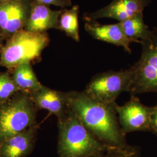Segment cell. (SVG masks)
I'll return each instance as SVG.
<instances>
[{
	"label": "cell",
	"mask_w": 157,
	"mask_h": 157,
	"mask_svg": "<svg viewBox=\"0 0 157 157\" xmlns=\"http://www.w3.org/2000/svg\"><path fill=\"white\" fill-rule=\"evenodd\" d=\"M79 7L73 6L69 10L63 9L59 17V30L63 31L68 37L78 42L80 41L78 30V15Z\"/></svg>",
	"instance_id": "obj_16"
},
{
	"label": "cell",
	"mask_w": 157,
	"mask_h": 157,
	"mask_svg": "<svg viewBox=\"0 0 157 157\" xmlns=\"http://www.w3.org/2000/svg\"><path fill=\"white\" fill-rule=\"evenodd\" d=\"M50 39L47 32L36 33L22 29L6 41L0 52V67L12 71L23 62L38 61Z\"/></svg>",
	"instance_id": "obj_3"
},
{
	"label": "cell",
	"mask_w": 157,
	"mask_h": 157,
	"mask_svg": "<svg viewBox=\"0 0 157 157\" xmlns=\"http://www.w3.org/2000/svg\"><path fill=\"white\" fill-rule=\"evenodd\" d=\"M62 11L63 10H52L49 6L33 0L30 15L24 29L36 33L47 32L52 29L59 30V17Z\"/></svg>",
	"instance_id": "obj_10"
},
{
	"label": "cell",
	"mask_w": 157,
	"mask_h": 157,
	"mask_svg": "<svg viewBox=\"0 0 157 157\" xmlns=\"http://www.w3.org/2000/svg\"><path fill=\"white\" fill-rule=\"evenodd\" d=\"M36 108L29 95L19 91L0 104V144L37 125Z\"/></svg>",
	"instance_id": "obj_4"
},
{
	"label": "cell",
	"mask_w": 157,
	"mask_h": 157,
	"mask_svg": "<svg viewBox=\"0 0 157 157\" xmlns=\"http://www.w3.org/2000/svg\"><path fill=\"white\" fill-rule=\"evenodd\" d=\"M12 78L20 91L30 94L43 86L34 72L31 62H23L12 71Z\"/></svg>",
	"instance_id": "obj_14"
},
{
	"label": "cell",
	"mask_w": 157,
	"mask_h": 157,
	"mask_svg": "<svg viewBox=\"0 0 157 157\" xmlns=\"http://www.w3.org/2000/svg\"><path fill=\"white\" fill-rule=\"evenodd\" d=\"M140 44V58L132 67L133 77L128 91L131 95L157 93V28L151 30L148 38Z\"/></svg>",
	"instance_id": "obj_5"
},
{
	"label": "cell",
	"mask_w": 157,
	"mask_h": 157,
	"mask_svg": "<svg viewBox=\"0 0 157 157\" xmlns=\"http://www.w3.org/2000/svg\"><path fill=\"white\" fill-rule=\"evenodd\" d=\"M153 107L141 103L136 95H131L124 105H116L120 126L125 135L137 131L150 132V121Z\"/></svg>",
	"instance_id": "obj_7"
},
{
	"label": "cell",
	"mask_w": 157,
	"mask_h": 157,
	"mask_svg": "<svg viewBox=\"0 0 157 157\" xmlns=\"http://www.w3.org/2000/svg\"><path fill=\"white\" fill-rule=\"evenodd\" d=\"M32 2L33 0H10L0 4V32L6 41L24 29Z\"/></svg>",
	"instance_id": "obj_8"
},
{
	"label": "cell",
	"mask_w": 157,
	"mask_h": 157,
	"mask_svg": "<svg viewBox=\"0 0 157 157\" xmlns=\"http://www.w3.org/2000/svg\"><path fill=\"white\" fill-rule=\"evenodd\" d=\"M140 148L137 146H130L126 148H115L100 156L94 157H140Z\"/></svg>",
	"instance_id": "obj_18"
},
{
	"label": "cell",
	"mask_w": 157,
	"mask_h": 157,
	"mask_svg": "<svg viewBox=\"0 0 157 157\" xmlns=\"http://www.w3.org/2000/svg\"><path fill=\"white\" fill-rule=\"evenodd\" d=\"M86 31L94 39L122 47L126 52L131 53L130 41L124 35L118 22L111 25H101L96 21L86 22L84 25Z\"/></svg>",
	"instance_id": "obj_13"
},
{
	"label": "cell",
	"mask_w": 157,
	"mask_h": 157,
	"mask_svg": "<svg viewBox=\"0 0 157 157\" xmlns=\"http://www.w3.org/2000/svg\"><path fill=\"white\" fill-rule=\"evenodd\" d=\"M132 77V67L124 70L98 73L92 78L83 92L96 101L113 104L122 92H128Z\"/></svg>",
	"instance_id": "obj_6"
},
{
	"label": "cell",
	"mask_w": 157,
	"mask_h": 157,
	"mask_svg": "<svg viewBox=\"0 0 157 157\" xmlns=\"http://www.w3.org/2000/svg\"><path fill=\"white\" fill-rule=\"evenodd\" d=\"M36 2L44 4L45 6H56L62 8V9L72 6L71 0H34Z\"/></svg>",
	"instance_id": "obj_19"
},
{
	"label": "cell",
	"mask_w": 157,
	"mask_h": 157,
	"mask_svg": "<svg viewBox=\"0 0 157 157\" xmlns=\"http://www.w3.org/2000/svg\"><path fill=\"white\" fill-rule=\"evenodd\" d=\"M6 41V40L4 39V37H3L2 34L1 33V32H0V52H1V51L2 50L3 47L4 46V44H4V41Z\"/></svg>",
	"instance_id": "obj_21"
},
{
	"label": "cell",
	"mask_w": 157,
	"mask_h": 157,
	"mask_svg": "<svg viewBox=\"0 0 157 157\" xmlns=\"http://www.w3.org/2000/svg\"><path fill=\"white\" fill-rule=\"evenodd\" d=\"M150 132L157 136V103L153 107L150 121Z\"/></svg>",
	"instance_id": "obj_20"
},
{
	"label": "cell",
	"mask_w": 157,
	"mask_h": 157,
	"mask_svg": "<svg viewBox=\"0 0 157 157\" xmlns=\"http://www.w3.org/2000/svg\"><path fill=\"white\" fill-rule=\"evenodd\" d=\"M39 126L15 135L0 144V157H26L33 150Z\"/></svg>",
	"instance_id": "obj_12"
},
{
	"label": "cell",
	"mask_w": 157,
	"mask_h": 157,
	"mask_svg": "<svg viewBox=\"0 0 157 157\" xmlns=\"http://www.w3.org/2000/svg\"><path fill=\"white\" fill-rule=\"evenodd\" d=\"M58 157H94L117 148L95 137L69 109L63 118L58 120Z\"/></svg>",
	"instance_id": "obj_2"
},
{
	"label": "cell",
	"mask_w": 157,
	"mask_h": 157,
	"mask_svg": "<svg viewBox=\"0 0 157 157\" xmlns=\"http://www.w3.org/2000/svg\"><path fill=\"white\" fill-rule=\"evenodd\" d=\"M65 96L69 109L99 140L117 148L130 146L119 123L117 102H100L91 98L83 91L65 92Z\"/></svg>",
	"instance_id": "obj_1"
},
{
	"label": "cell",
	"mask_w": 157,
	"mask_h": 157,
	"mask_svg": "<svg viewBox=\"0 0 157 157\" xmlns=\"http://www.w3.org/2000/svg\"><path fill=\"white\" fill-rule=\"evenodd\" d=\"M10 0H0V4H2V3H5L8 1H9Z\"/></svg>",
	"instance_id": "obj_22"
},
{
	"label": "cell",
	"mask_w": 157,
	"mask_h": 157,
	"mask_svg": "<svg viewBox=\"0 0 157 157\" xmlns=\"http://www.w3.org/2000/svg\"><path fill=\"white\" fill-rule=\"evenodd\" d=\"M20 91L9 72H0V104Z\"/></svg>",
	"instance_id": "obj_17"
},
{
	"label": "cell",
	"mask_w": 157,
	"mask_h": 157,
	"mask_svg": "<svg viewBox=\"0 0 157 157\" xmlns=\"http://www.w3.org/2000/svg\"><path fill=\"white\" fill-rule=\"evenodd\" d=\"M29 95L38 110L46 109L50 114L56 115L58 120L63 118L69 111L65 92L53 90L43 85Z\"/></svg>",
	"instance_id": "obj_11"
},
{
	"label": "cell",
	"mask_w": 157,
	"mask_h": 157,
	"mask_svg": "<svg viewBox=\"0 0 157 157\" xmlns=\"http://www.w3.org/2000/svg\"><path fill=\"white\" fill-rule=\"evenodd\" d=\"M151 0H113L105 7L90 13H84L86 22L100 18H112L122 22L140 13L150 3Z\"/></svg>",
	"instance_id": "obj_9"
},
{
	"label": "cell",
	"mask_w": 157,
	"mask_h": 157,
	"mask_svg": "<svg viewBox=\"0 0 157 157\" xmlns=\"http://www.w3.org/2000/svg\"><path fill=\"white\" fill-rule=\"evenodd\" d=\"M119 23L124 35L131 43H141L142 41L147 39L150 34V30L144 21L143 13Z\"/></svg>",
	"instance_id": "obj_15"
}]
</instances>
